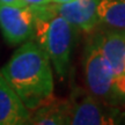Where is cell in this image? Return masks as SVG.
<instances>
[{
    "label": "cell",
    "mask_w": 125,
    "mask_h": 125,
    "mask_svg": "<svg viewBox=\"0 0 125 125\" xmlns=\"http://www.w3.org/2000/svg\"><path fill=\"white\" fill-rule=\"evenodd\" d=\"M0 70L30 111L52 98V65L44 50L32 38L23 42Z\"/></svg>",
    "instance_id": "6da1fadb"
},
{
    "label": "cell",
    "mask_w": 125,
    "mask_h": 125,
    "mask_svg": "<svg viewBox=\"0 0 125 125\" xmlns=\"http://www.w3.org/2000/svg\"><path fill=\"white\" fill-rule=\"evenodd\" d=\"M57 14L67 20L74 28L89 32L98 24L97 0H72L65 4H53Z\"/></svg>",
    "instance_id": "52a82bcc"
},
{
    "label": "cell",
    "mask_w": 125,
    "mask_h": 125,
    "mask_svg": "<svg viewBox=\"0 0 125 125\" xmlns=\"http://www.w3.org/2000/svg\"><path fill=\"white\" fill-rule=\"evenodd\" d=\"M0 4H4V5H19L21 6L22 4V0H0Z\"/></svg>",
    "instance_id": "7c38bea8"
},
{
    "label": "cell",
    "mask_w": 125,
    "mask_h": 125,
    "mask_svg": "<svg viewBox=\"0 0 125 125\" xmlns=\"http://www.w3.org/2000/svg\"><path fill=\"white\" fill-rule=\"evenodd\" d=\"M71 103L54 101L51 98L30 111L29 124L35 125H67L70 124Z\"/></svg>",
    "instance_id": "9c48e42d"
},
{
    "label": "cell",
    "mask_w": 125,
    "mask_h": 125,
    "mask_svg": "<svg viewBox=\"0 0 125 125\" xmlns=\"http://www.w3.org/2000/svg\"><path fill=\"white\" fill-rule=\"evenodd\" d=\"M31 10L34 13V41L48 54L58 76L64 79L70 67L74 27L54 12L51 2Z\"/></svg>",
    "instance_id": "7a4b0ae2"
},
{
    "label": "cell",
    "mask_w": 125,
    "mask_h": 125,
    "mask_svg": "<svg viewBox=\"0 0 125 125\" xmlns=\"http://www.w3.org/2000/svg\"><path fill=\"white\" fill-rule=\"evenodd\" d=\"M51 2V0H22L23 6H27L29 8H35V7H41L45 6Z\"/></svg>",
    "instance_id": "8fae6325"
},
{
    "label": "cell",
    "mask_w": 125,
    "mask_h": 125,
    "mask_svg": "<svg viewBox=\"0 0 125 125\" xmlns=\"http://www.w3.org/2000/svg\"><path fill=\"white\" fill-rule=\"evenodd\" d=\"M30 110L21 102L0 70V125L29 124Z\"/></svg>",
    "instance_id": "ba28073f"
},
{
    "label": "cell",
    "mask_w": 125,
    "mask_h": 125,
    "mask_svg": "<svg viewBox=\"0 0 125 125\" xmlns=\"http://www.w3.org/2000/svg\"><path fill=\"white\" fill-rule=\"evenodd\" d=\"M123 119L118 107L103 103L88 95L71 104L70 124L72 125H112Z\"/></svg>",
    "instance_id": "5b68a950"
},
{
    "label": "cell",
    "mask_w": 125,
    "mask_h": 125,
    "mask_svg": "<svg viewBox=\"0 0 125 125\" xmlns=\"http://www.w3.org/2000/svg\"><path fill=\"white\" fill-rule=\"evenodd\" d=\"M95 38L111 68L115 88L125 103V30L108 29L96 34Z\"/></svg>",
    "instance_id": "277c9868"
},
{
    "label": "cell",
    "mask_w": 125,
    "mask_h": 125,
    "mask_svg": "<svg viewBox=\"0 0 125 125\" xmlns=\"http://www.w3.org/2000/svg\"><path fill=\"white\" fill-rule=\"evenodd\" d=\"M98 23L125 30V0H97Z\"/></svg>",
    "instance_id": "30bf717a"
},
{
    "label": "cell",
    "mask_w": 125,
    "mask_h": 125,
    "mask_svg": "<svg viewBox=\"0 0 125 125\" xmlns=\"http://www.w3.org/2000/svg\"><path fill=\"white\" fill-rule=\"evenodd\" d=\"M68 1H72V0H51V2H53V4H65Z\"/></svg>",
    "instance_id": "4fadbf2b"
},
{
    "label": "cell",
    "mask_w": 125,
    "mask_h": 125,
    "mask_svg": "<svg viewBox=\"0 0 125 125\" xmlns=\"http://www.w3.org/2000/svg\"><path fill=\"white\" fill-rule=\"evenodd\" d=\"M0 30L9 44H22L34 36V13L27 6L0 4Z\"/></svg>",
    "instance_id": "8992f818"
},
{
    "label": "cell",
    "mask_w": 125,
    "mask_h": 125,
    "mask_svg": "<svg viewBox=\"0 0 125 125\" xmlns=\"http://www.w3.org/2000/svg\"><path fill=\"white\" fill-rule=\"evenodd\" d=\"M83 67L86 85L92 96L115 107L124 103L115 88L111 68L98 46L95 35L86 45Z\"/></svg>",
    "instance_id": "3957f363"
}]
</instances>
